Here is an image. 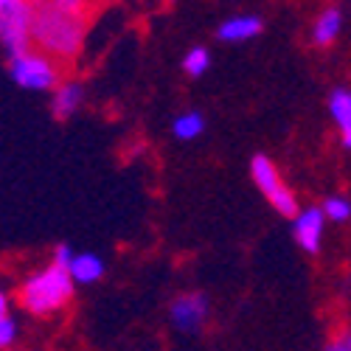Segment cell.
<instances>
[{"label": "cell", "instance_id": "1", "mask_svg": "<svg viewBox=\"0 0 351 351\" xmlns=\"http://www.w3.org/2000/svg\"><path fill=\"white\" fill-rule=\"evenodd\" d=\"M87 14L62 9L56 0H34V28L32 40L40 51L53 56L56 62H73L84 48Z\"/></svg>", "mask_w": 351, "mask_h": 351}, {"label": "cell", "instance_id": "2", "mask_svg": "<svg viewBox=\"0 0 351 351\" xmlns=\"http://www.w3.org/2000/svg\"><path fill=\"white\" fill-rule=\"evenodd\" d=\"M73 287H76V281H73L71 270L51 261V265L34 270L23 281L17 301L25 312H32L37 317H48L53 312H60L62 306H68V301L73 298Z\"/></svg>", "mask_w": 351, "mask_h": 351}, {"label": "cell", "instance_id": "3", "mask_svg": "<svg viewBox=\"0 0 351 351\" xmlns=\"http://www.w3.org/2000/svg\"><path fill=\"white\" fill-rule=\"evenodd\" d=\"M9 76L25 90H56L62 84V62L40 48H28L9 60Z\"/></svg>", "mask_w": 351, "mask_h": 351}, {"label": "cell", "instance_id": "4", "mask_svg": "<svg viewBox=\"0 0 351 351\" xmlns=\"http://www.w3.org/2000/svg\"><path fill=\"white\" fill-rule=\"evenodd\" d=\"M34 0H0V43L9 60L32 48Z\"/></svg>", "mask_w": 351, "mask_h": 351}, {"label": "cell", "instance_id": "5", "mask_svg": "<svg viewBox=\"0 0 351 351\" xmlns=\"http://www.w3.org/2000/svg\"><path fill=\"white\" fill-rule=\"evenodd\" d=\"M250 174H253L256 189L270 199V206H273L281 217H292V219H295V217L301 214L295 194H292V191L284 186L276 163H273L267 155H256V158L250 160Z\"/></svg>", "mask_w": 351, "mask_h": 351}, {"label": "cell", "instance_id": "6", "mask_svg": "<svg viewBox=\"0 0 351 351\" xmlns=\"http://www.w3.org/2000/svg\"><path fill=\"white\" fill-rule=\"evenodd\" d=\"M206 317H208V298L202 292H189V295H180L171 301L169 320L183 335H197L202 324H206Z\"/></svg>", "mask_w": 351, "mask_h": 351}, {"label": "cell", "instance_id": "7", "mask_svg": "<svg viewBox=\"0 0 351 351\" xmlns=\"http://www.w3.org/2000/svg\"><path fill=\"white\" fill-rule=\"evenodd\" d=\"M324 228H326V214L324 208H304L295 217V242L306 250V253H317L320 245H324Z\"/></svg>", "mask_w": 351, "mask_h": 351}, {"label": "cell", "instance_id": "8", "mask_svg": "<svg viewBox=\"0 0 351 351\" xmlns=\"http://www.w3.org/2000/svg\"><path fill=\"white\" fill-rule=\"evenodd\" d=\"M261 34V20L253 17V14H237V17H228L222 25H219V32L217 37L222 43H247L253 37Z\"/></svg>", "mask_w": 351, "mask_h": 351}, {"label": "cell", "instance_id": "9", "mask_svg": "<svg viewBox=\"0 0 351 351\" xmlns=\"http://www.w3.org/2000/svg\"><path fill=\"white\" fill-rule=\"evenodd\" d=\"M84 101V87L79 82H62L60 87L53 90V99H51V110H53V119H71V115L82 107Z\"/></svg>", "mask_w": 351, "mask_h": 351}, {"label": "cell", "instance_id": "10", "mask_svg": "<svg viewBox=\"0 0 351 351\" xmlns=\"http://www.w3.org/2000/svg\"><path fill=\"white\" fill-rule=\"evenodd\" d=\"M329 112L335 119V127L340 132V141L346 149H351V90H343V87H337V90H332L329 96Z\"/></svg>", "mask_w": 351, "mask_h": 351}, {"label": "cell", "instance_id": "11", "mask_svg": "<svg viewBox=\"0 0 351 351\" xmlns=\"http://www.w3.org/2000/svg\"><path fill=\"white\" fill-rule=\"evenodd\" d=\"M71 276L76 284H96L104 276V261L96 253H76L71 261Z\"/></svg>", "mask_w": 351, "mask_h": 351}, {"label": "cell", "instance_id": "12", "mask_svg": "<svg viewBox=\"0 0 351 351\" xmlns=\"http://www.w3.org/2000/svg\"><path fill=\"white\" fill-rule=\"evenodd\" d=\"M340 28H343V14L337 9H326L324 14L317 17L315 23V32H312V40L317 45H332L340 34Z\"/></svg>", "mask_w": 351, "mask_h": 351}, {"label": "cell", "instance_id": "13", "mask_svg": "<svg viewBox=\"0 0 351 351\" xmlns=\"http://www.w3.org/2000/svg\"><path fill=\"white\" fill-rule=\"evenodd\" d=\"M202 130H206V119H202L197 110L180 112L178 119L171 121V132H174V138H180V141H194V138L202 135Z\"/></svg>", "mask_w": 351, "mask_h": 351}, {"label": "cell", "instance_id": "14", "mask_svg": "<svg viewBox=\"0 0 351 351\" xmlns=\"http://www.w3.org/2000/svg\"><path fill=\"white\" fill-rule=\"evenodd\" d=\"M14 337H17V324L9 312V295L3 292V295H0V346L9 348L14 343Z\"/></svg>", "mask_w": 351, "mask_h": 351}, {"label": "cell", "instance_id": "15", "mask_svg": "<svg viewBox=\"0 0 351 351\" xmlns=\"http://www.w3.org/2000/svg\"><path fill=\"white\" fill-rule=\"evenodd\" d=\"M211 68V53L206 51V48H191L186 56H183V71L189 73V76H202Z\"/></svg>", "mask_w": 351, "mask_h": 351}, {"label": "cell", "instance_id": "16", "mask_svg": "<svg viewBox=\"0 0 351 351\" xmlns=\"http://www.w3.org/2000/svg\"><path fill=\"white\" fill-rule=\"evenodd\" d=\"M324 214H326V219H332V222H346V219L351 217V202H348L346 197H329V199L324 202Z\"/></svg>", "mask_w": 351, "mask_h": 351}, {"label": "cell", "instance_id": "17", "mask_svg": "<svg viewBox=\"0 0 351 351\" xmlns=\"http://www.w3.org/2000/svg\"><path fill=\"white\" fill-rule=\"evenodd\" d=\"M324 351H351V332H340L337 337H332Z\"/></svg>", "mask_w": 351, "mask_h": 351}, {"label": "cell", "instance_id": "18", "mask_svg": "<svg viewBox=\"0 0 351 351\" xmlns=\"http://www.w3.org/2000/svg\"><path fill=\"white\" fill-rule=\"evenodd\" d=\"M73 256H76V253H73L68 245H60V247L53 250V261H56V265H62V267H68V270H71V261H73Z\"/></svg>", "mask_w": 351, "mask_h": 351}, {"label": "cell", "instance_id": "19", "mask_svg": "<svg viewBox=\"0 0 351 351\" xmlns=\"http://www.w3.org/2000/svg\"><path fill=\"white\" fill-rule=\"evenodd\" d=\"M90 3V9H96V6H107V3H112V0H87Z\"/></svg>", "mask_w": 351, "mask_h": 351}]
</instances>
